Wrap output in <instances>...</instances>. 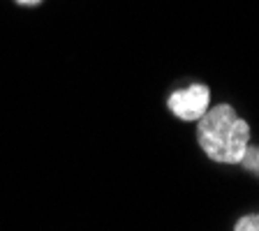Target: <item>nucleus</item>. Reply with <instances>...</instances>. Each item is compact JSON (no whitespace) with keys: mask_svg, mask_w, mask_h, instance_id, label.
Here are the masks:
<instances>
[{"mask_svg":"<svg viewBox=\"0 0 259 231\" xmlns=\"http://www.w3.org/2000/svg\"><path fill=\"white\" fill-rule=\"evenodd\" d=\"M238 164H243V169H248L250 173L259 176V146H248Z\"/></svg>","mask_w":259,"mask_h":231,"instance_id":"obj_3","label":"nucleus"},{"mask_svg":"<svg viewBox=\"0 0 259 231\" xmlns=\"http://www.w3.org/2000/svg\"><path fill=\"white\" fill-rule=\"evenodd\" d=\"M19 5H26V7H35V5H39L42 0H16Z\"/></svg>","mask_w":259,"mask_h":231,"instance_id":"obj_5","label":"nucleus"},{"mask_svg":"<svg viewBox=\"0 0 259 231\" xmlns=\"http://www.w3.org/2000/svg\"><path fill=\"white\" fill-rule=\"evenodd\" d=\"M197 141L213 162L238 164L250 146V125L238 118L232 104L208 107V111L197 120Z\"/></svg>","mask_w":259,"mask_h":231,"instance_id":"obj_1","label":"nucleus"},{"mask_svg":"<svg viewBox=\"0 0 259 231\" xmlns=\"http://www.w3.org/2000/svg\"><path fill=\"white\" fill-rule=\"evenodd\" d=\"M234 231H259V213L241 217L236 222V226H234Z\"/></svg>","mask_w":259,"mask_h":231,"instance_id":"obj_4","label":"nucleus"},{"mask_svg":"<svg viewBox=\"0 0 259 231\" xmlns=\"http://www.w3.org/2000/svg\"><path fill=\"white\" fill-rule=\"evenodd\" d=\"M167 107L176 118L185 123H197L210 107V90L201 83H192L188 88L174 90L167 100Z\"/></svg>","mask_w":259,"mask_h":231,"instance_id":"obj_2","label":"nucleus"}]
</instances>
